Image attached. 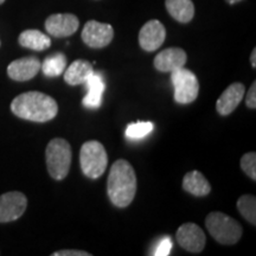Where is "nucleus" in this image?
Returning a JSON list of instances; mask_svg holds the SVG:
<instances>
[{"label":"nucleus","mask_w":256,"mask_h":256,"mask_svg":"<svg viewBox=\"0 0 256 256\" xmlns=\"http://www.w3.org/2000/svg\"><path fill=\"white\" fill-rule=\"evenodd\" d=\"M11 110L20 119L34 122H46L55 119L58 104L51 96L40 92H28L18 95L11 104Z\"/></svg>","instance_id":"nucleus-1"},{"label":"nucleus","mask_w":256,"mask_h":256,"mask_svg":"<svg viewBox=\"0 0 256 256\" xmlns=\"http://www.w3.org/2000/svg\"><path fill=\"white\" fill-rule=\"evenodd\" d=\"M136 192V176L133 166L124 159L112 165L107 180V194L118 208H126L132 203Z\"/></svg>","instance_id":"nucleus-2"},{"label":"nucleus","mask_w":256,"mask_h":256,"mask_svg":"<svg viewBox=\"0 0 256 256\" xmlns=\"http://www.w3.org/2000/svg\"><path fill=\"white\" fill-rule=\"evenodd\" d=\"M210 235L220 244H235L242 238V226L238 220L223 212H211L206 220Z\"/></svg>","instance_id":"nucleus-3"},{"label":"nucleus","mask_w":256,"mask_h":256,"mask_svg":"<svg viewBox=\"0 0 256 256\" xmlns=\"http://www.w3.org/2000/svg\"><path fill=\"white\" fill-rule=\"evenodd\" d=\"M72 158V147L66 140L56 138L48 144L46 151V168L54 179L62 180L68 176Z\"/></svg>","instance_id":"nucleus-4"},{"label":"nucleus","mask_w":256,"mask_h":256,"mask_svg":"<svg viewBox=\"0 0 256 256\" xmlns=\"http://www.w3.org/2000/svg\"><path fill=\"white\" fill-rule=\"evenodd\" d=\"M80 164L86 177H101L108 166V156L104 145L96 140L83 144L80 151Z\"/></svg>","instance_id":"nucleus-5"},{"label":"nucleus","mask_w":256,"mask_h":256,"mask_svg":"<svg viewBox=\"0 0 256 256\" xmlns=\"http://www.w3.org/2000/svg\"><path fill=\"white\" fill-rule=\"evenodd\" d=\"M172 84L174 88V101L180 104H188L197 98L200 83L194 72L183 66L171 72Z\"/></svg>","instance_id":"nucleus-6"},{"label":"nucleus","mask_w":256,"mask_h":256,"mask_svg":"<svg viewBox=\"0 0 256 256\" xmlns=\"http://www.w3.org/2000/svg\"><path fill=\"white\" fill-rule=\"evenodd\" d=\"M28 206L24 194L18 191L6 192L0 196V223H8L20 218Z\"/></svg>","instance_id":"nucleus-7"},{"label":"nucleus","mask_w":256,"mask_h":256,"mask_svg":"<svg viewBox=\"0 0 256 256\" xmlns=\"http://www.w3.org/2000/svg\"><path fill=\"white\" fill-rule=\"evenodd\" d=\"M113 37L114 30L110 24L89 20L83 26L82 40L92 49H101V48L110 46Z\"/></svg>","instance_id":"nucleus-8"},{"label":"nucleus","mask_w":256,"mask_h":256,"mask_svg":"<svg viewBox=\"0 0 256 256\" xmlns=\"http://www.w3.org/2000/svg\"><path fill=\"white\" fill-rule=\"evenodd\" d=\"M176 238L179 246L190 252H200L206 243L203 229L194 223H184L179 226Z\"/></svg>","instance_id":"nucleus-9"},{"label":"nucleus","mask_w":256,"mask_h":256,"mask_svg":"<svg viewBox=\"0 0 256 256\" xmlns=\"http://www.w3.org/2000/svg\"><path fill=\"white\" fill-rule=\"evenodd\" d=\"M78 18L72 14H51L46 20V30L48 34L57 38L72 36L78 30Z\"/></svg>","instance_id":"nucleus-10"},{"label":"nucleus","mask_w":256,"mask_h":256,"mask_svg":"<svg viewBox=\"0 0 256 256\" xmlns=\"http://www.w3.org/2000/svg\"><path fill=\"white\" fill-rule=\"evenodd\" d=\"M166 38L165 26L156 19L144 24L139 32V44L142 50L153 52L162 46Z\"/></svg>","instance_id":"nucleus-11"},{"label":"nucleus","mask_w":256,"mask_h":256,"mask_svg":"<svg viewBox=\"0 0 256 256\" xmlns=\"http://www.w3.org/2000/svg\"><path fill=\"white\" fill-rule=\"evenodd\" d=\"M40 60L37 57H23V58L16 60L8 64V75L14 81H28L40 72Z\"/></svg>","instance_id":"nucleus-12"},{"label":"nucleus","mask_w":256,"mask_h":256,"mask_svg":"<svg viewBox=\"0 0 256 256\" xmlns=\"http://www.w3.org/2000/svg\"><path fill=\"white\" fill-rule=\"evenodd\" d=\"M186 52L180 48H168L160 51L154 58V68L162 72H171L185 66Z\"/></svg>","instance_id":"nucleus-13"},{"label":"nucleus","mask_w":256,"mask_h":256,"mask_svg":"<svg viewBox=\"0 0 256 256\" xmlns=\"http://www.w3.org/2000/svg\"><path fill=\"white\" fill-rule=\"evenodd\" d=\"M243 95H244V86L242 83L236 82L230 84L217 100V112L223 116L232 114L238 108V106L241 104Z\"/></svg>","instance_id":"nucleus-14"},{"label":"nucleus","mask_w":256,"mask_h":256,"mask_svg":"<svg viewBox=\"0 0 256 256\" xmlns=\"http://www.w3.org/2000/svg\"><path fill=\"white\" fill-rule=\"evenodd\" d=\"M84 83L88 92L83 98V106L90 108V110H96L102 104V94L106 89L104 78L100 74L94 72V74Z\"/></svg>","instance_id":"nucleus-15"},{"label":"nucleus","mask_w":256,"mask_h":256,"mask_svg":"<svg viewBox=\"0 0 256 256\" xmlns=\"http://www.w3.org/2000/svg\"><path fill=\"white\" fill-rule=\"evenodd\" d=\"M94 74L90 62L86 60H76L64 70V81L70 86H78L84 83Z\"/></svg>","instance_id":"nucleus-16"},{"label":"nucleus","mask_w":256,"mask_h":256,"mask_svg":"<svg viewBox=\"0 0 256 256\" xmlns=\"http://www.w3.org/2000/svg\"><path fill=\"white\" fill-rule=\"evenodd\" d=\"M183 188L194 196L204 197L210 194L211 185L200 171H191L184 176Z\"/></svg>","instance_id":"nucleus-17"},{"label":"nucleus","mask_w":256,"mask_h":256,"mask_svg":"<svg viewBox=\"0 0 256 256\" xmlns=\"http://www.w3.org/2000/svg\"><path fill=\"white\" fill-rule=\"evenodd\" d=\"M165 6L170 16L179 23H188L194 16L192 0H165Z\"/></svg>","instance_id":"nucleus-18"},{"label":"nucleus","mask_w":256,"mask_h":256,"mask_svg":"<svg viewBox=\"0 0 256 256\" xmlns=\"http://www.w3.org/2000/svg\"><path fill=\"white\" fill-rule=\"evenodd\" d=\"M19 44L26 49L34 51H43L49 49L51 40L46 34L40 30H25L19 34Z\"/></svg>","instance_id":"nucleus-19"},{"label":"nucleus","mask_w":256,"mask_h":256,"mask_svg":"<svg viewBox=\"0 0 256 256\" xmlns=\"http://www.w3.org/2000/svg\"><path fill=\"white\" fill-rule=\"evenodd\" d=\"M66 68V57L62 52H56L48 56L40 64V69L46 78H57L62 75Z\"/></svg>","instance_id":"nucleus-20"},{"label":"nucleus","mask_w":256,"mask_h":256,"mask_svg":"<svg viewBox=\"0 0 256 256\" xmlns=\"http://www.w3.org/2000/svg\"><path fill=\"white\" fill-rule=\"evenodd\" d=\"M238 209L240 214L252 223V226L256 224V198L252 194H244L241 196L238 200Z\"/></svg>","instance_id":"nucleus-21"},{"label":"nucleus","mask_w":256,"mask_h":256,"mask_svg":"<svg viewBox=\"0 0 256 256\" xmlns=\"http://www.w3.org/2000/svg\"><path fill=\"white\" fill-rule=\"evenodd\" d=\"M154 124L150 121H138L130 124L126 128V136L130 140H140L152 132Z\"/></svg>","instance_id":"nucleus-22"},{"label":"nucleus","mask_w":256,"mask_h":256,"mask_svg":"<svg viewBox=\"0 0 256 256\" xmlns=\"http://www.w3.org/2000/svg\"><path fill=\"white\" fill-rule=\"evenodd\" d=\"M241 168L249 178H252V180H256V153L255 152L246 153V154L242 156Z\"/></svg>","instance_id":"nucleus-23"},{"label":"nucleus","mask_w":256,"mask_h":256,"mask_svg":"<svg viewBox=\"0 0 256 256\" xmlns=\"http://www.w3.org/2000/svg\"><path fill=\"white\" fill-rule=\"evenodd\" d=\"M172 249V241L171 238H164L162 240V241H159L158 246H156V249H154V252H153V255L156 256H168L170 255V252H171Z\"/></svg>","instance_id":"nucleus-24"},{"label":"nucleus","mask_w":256,"mask_h":256,"mask_svg":"<svg viewBox=\"0 0 256 256\" xmlns=\"http://www.w3.org/2000/svg\"><path fill=\"white\" fill-rule=\"evenodd\" d=\"M246 104L250 110H255L256 108V82H252L250 89L248 90L247 98H246Z\"/></svg>","instance_id":"nucleus-25"},{"label":"nucleus","mask_w":256,"mask_h":256,"mask_svg":"<svg viewBox=\"0 0 256 256\" xmlns=\"http://www.w3.org/2000/svg\"><path fill=\"white\" fill-rule=\"evenodd\" d=\"M54 256H90L88 252L84 250H75V249H64V250L55 252Z\"/></svg>","instance_id":"nucleus-26"},{"label":"nucleus","mask_w":256,"mask_h":256,"mask_svg":"<svg viewBox=\"0 0 256 256\" xmlns=\"http://www.w3.org/2000/svg\"><path fill=\"white\" fill-rule=\"evenodd\" d=\"M250 63L252 68H256V49L252 50V56H250Z\"/></svg>","instance_id":"nucleus-27"},{"label":"nucleus","mask_w":256,"mask_h":256,"mask_svg":"<svg viewBox=\"0 0 256 256\" xmlns=\"http://www.w3.org/2000/svg\"><path fill=\"white\" fill-rule=\"evenodd\" d=\"M226 2L230 5H234V4H238V2H242V0H226Z\"/></svg>","instance_id":"nucleus-28"},{"label":"nucleus","mask_w":256,"mask_h":256,"mask_svg":"<svg viewBox=\"0 0 256 256\" xmlns=\"http://www.w3.org/2000/svg\"><path fill=\"white\" fill-rule=\"evenodd\" d=\"M2 2H5V0H0V5H2Z\"/></svg>","instance_id":"nucleus-29"}]
</instances>
